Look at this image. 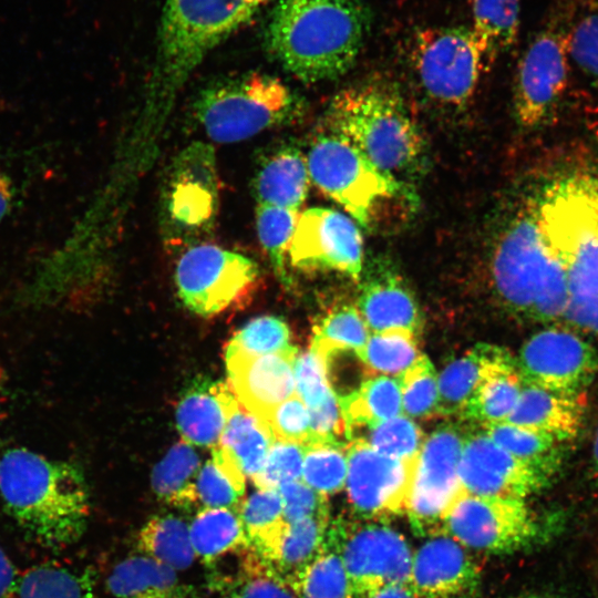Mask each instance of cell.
<instances>
[{
	"instance_id": "6f0895ef",
	"label": "cell",
	"mask_w": 598,
	"mask_h": 598,
	"mask_svg": "<svg viewBox=\"0 0 598 598\" xmlns=\"http://www.w3.org/2000/svg\"><path fill=\"white\" fill-rule=\"evenodd\" d=\"M12 199V183L4 173L0 172V221L9 214Z\"/></svg>"
},
{
	"instance_id": "7402d4cb",
	"label": "cell",
	"mask_w": 598,
	"mask_h": 598,
	"mask_svg": "<svg viewBox=\"0 0 598 598\" xmlns=\"http://www.w3.org/2000/svg\"><path fill=\"white\" fill-rule=\"evenodd\" d=\"M235 401L228 384L204 378L194 380L182 393L176 409V424L183 441L215 447Z\"/></svg>"
},
{
	"instance_id": "1f68e13d",
	"label": "cell",
	"mask_w": 598,
	"mask_h": 598,
	"mask_svg": "<svg viewBox=\"0 0 598 598\" xmlns=\"http://www.w3.org/2000/svg\"><path fill=\"white\" fill-rule=\"evenodd\" d=\"M189 537L196 556L213 564L223 555L248 548L239 514L229 508H204L189 525Z\"/></svg>"
},
{
	"instance_id": "8d00e7d4",
	"label": "cell",
	"mask_w": 598,
	"mask_h": 598,
	"mask_svg": "<svg viewBox=\"0 0 598 598\" xmlns=\"http://www.w3.org/2000/svg\"><path fill=\"white\" fill-rule=\"evenodd\" d=\"M329 527V515L289 524L275 559L269 565L287 584L321 549Z\"/></svg>"
},
{
	"instance_id": "836d02e7",
	"label": "cell",
	"mask_w": 598,
	"mask_h": 598,
	"mask_svg": "<svg viewBox=\"0 0 598 598\" xmlns=\"http://www.w3.org/2000/svg\"><path fill=\"white\" fill-rule=\"evenodd\" d=\"M482 430L502 448L527 463L547 478L557 472L561 442L549 434L506 422L482 425Z\"/></svg>"
},
{
	"instance_id": "6da1fadb",
	"label": "cell",
	"mask_w": 598,
	"mask_h": 598,
	"mask_svg": "<svg viewBox=\"0 0 598 598\" xmlns=\"http://www.w3.org/2000/svg\"><path fill=\"white\" fill-rule=\"evenodd\" d=\"M371 21L365 0H278L266 42L298 79L331 80L354 64Z\"/></svg>"
},
{
	"instance_id": "7c38bea8",
	"label": "cell",
	"mask_w": 598,
	"mask_h": 598,
	"mask_svg": "<svg viewBox=\"0 0 598 598\" xmlns=\"http://www.w3.org/2000/svg\"><path fill=\"white\" fill-rule=\"evenodd\" d=\"M258 278L255 261L215 245H198L179 258L175 281L178 296L193 312L216 315L246 296Z\"/></svg>"
},
{
	"instance_id": "db71d44e",
	"label": "cell",
	"mask_w": 598,
	"mask_h": 598,
	"mask_svg": "<svg viewBox=\"0 0 598 598\" xmlns=\"http://www.w3.org/2000/svg\"><path fill=\"white\" fill-rule=\"evenodd\" d=\"M285 519L291 524L306 518L329 515L328 496L315 491L301 480L280 485Z\"/></svg>"
},
{
	"instance_id": "91938a15",
	"label": "cell",
	"mask_w": 598,
	"mask_h": 598,
	"mask_svg": "<svg viewBox=\"0 0 598 598\" xmlns=\"http://www.w3.org/2000/svg\"><path fill=\"white\" fill-rule=\"evenodd\" d=\"M590 467L594 478L598 481V427L592 442Z\"/></svg>"
},
{
	"instance_id": "681fc988",
	"label": "cell",
	"mask_w": 598,
	"mask_h": 598,
	"mask_svg": "<svg viewBox=\"0 0 598 598\" xmlns=\"http://www.w3.org/2000/svg\"><path fill=\"white\" fill-rule=\"evenodd\" d=\"M305 445L274 440L264 466L251 481L258 488H275L301 480Z\"/></svg>"
},
{
	"instance_id": "ac0fdd59",
	"label": "cell",
	"mask_w": 598,
	"mask_h": 598,
	"mask_svg": "<svg viewBox=\"0 0 598 598\" xmlns=\"http://www.w3.org/2000/svg\"><path fill=\"white\" fill-rule=\"evenodd\" d=\"M458 474L466 493L525 499L549 478L497 445L483 430L465 433Z\"/></svg>"
},
{
	"instance_id": "e0dca14e",
	"label": "cell",
	"mask_w": 598,
	"mask_h": 598,
	"mask_svg": "<svg viewBox=\"0 0 598 598\" xmlns=\"http://www.w3.org/2000/svg\"><path fill=\"white\" fill-rule=\"evenodd\" d=\"M288 256L295 267L326 269L360 279L363 241L352 218L327 207H311L299 214Z\"/></svg>"
},
{
	"instance_id": "8992f818",
	"label": "cell",
	"mask_w": 598,
	"mask_h": 598,
	"mask_svg": "<svg viewBox=\"0 0 598 598\" xmlns=\"http://www.w3.org/2000/svg\"><path fill=\"white\" fill-rule=\"evenodd\" d=\"M272 0H165L154 85L173 95L203 59Z\"/></svg>"
},
{
	"instance_id": "e575fe53",
	"label": "cell",
	"mask_w": 598,
	"mask_h": 598,
	"mask_svg": "<svg viewBox=\"0 0 598 598\" xmlns=\"http://www.w3.org/2000/svg\"><path fill=\"white\" fill-rule=\"evenodd\" d=\"M136 545L144 555L176 571L188 568L195 557L189 525L174 515L148 519L137 534Z\"/></svg>"
},
{
	"instance_id": "816d5d0a",
	"label": "cell",
	"mask_w": 598,
	"mask_h": 598,
	"mask_svg": "<svg viewBox=\"0 0 598 598\" xmlns=\"http://www.w3.org/2000/svg\"><path fill=\"white\" fill-rule=\"evenodd\" d=\"M196 492L205 508H229L237 513L245 494L212 460L198 472Z\"/></svg>"
},
{
	"instance_id": "484cf974",
	"label": "cell",
	"mask_w": 598,
	"mask_h": 598,
	"mask_svg": "<svg viewBox=\"0 0 598 598\" xmlns=\"http://www.w3.org/2000/svg\"><path fill=\"white\" fill-rule=\"evenodd\" d=\"M509 352L497 346L477 343L451 361L439 374V415H460L493 364Z\"/></svg>"
},
{
	"instance_id": "74e56055",
	"label": "cell",
	"mask_w": 598,
	"mask_h": 598,
	"mask_svg": "<svg viewBox=\"0 0 598 598\" xmlns=\"http://www.w3.org/2000/svg\"><path fill=\"white\" fill-rule=\"evenodd\" d=\"M416 334L408 330L373 332L357 352L370 375L399 377L421 355Z\"/></svg>"
},
{
	"instance_id": "680465c9",
	"label": "cell",
	"mask_w": 598,
	"mask_h": 598,
	"mask_svg": "<svg viewBox=\"0 0 598 598\" xmlns=\"http://www.w3.org/2000/svg\"><path fill=\"white\" fill-rule=\"evenodd\" d=\"M140 598H187L185 589L177 587L173 590L150 594Z\"/></svg>"
},
{
	"instance_id": "8fae6325",
	"label": "cell",
	"mask_w": 598,
	"mask_h": 598,
	"mask_svg": "<svg viewBox=\"0 0 598 598\" xmlns=\"http://www.w3.org/2000/svg\"><path fill=\"white\" fill-rule=\"evenodd\" d=\"M445 534L467 549L509 554L540 536V524L525 499L464 493L446 514Z\"/></svg>"
},
{
	"instance_id": "7a4b0ae2",
	"label": "cell",
	"mask_w": 598,
	"mask_h": 598,
	"mask_svg": "<svg viewBox=\"0 0 598 598\" xmlns=\"http://www.w3.org/2000/svg\"><path fill=\"white\" fill-rule=\"evenodd\" d=\"M0 497L8 515L42 546L72 545L86 529L89 488L71 462L10 448L0 456Z\"/></svg>"
},
{
	"instance_id": "d6a6232c",
	"label": "cell",
	"mask_w": 598,
	"mask_h": 598,
	"mask_svg": "<svg viewBox=\"0 0 598 598\" xmlns=\"http://www.w3.org/2000/svg\"><path fill=\"white\" fill-rule=\"evenodd\" d=\"M288 585L297 598H354L336 539L327 530L317 556Z\"/></svg>"
},
{
	"instance_id": "83f0119b",
	"label": "cell",
	"mask_w": 598,
	"mask_h": 598,
	"mask_svg": "<svg viewBox=\"0 0 598 598\" xmlns=\"http://www.w3.org/2000/svg\"><path fill=\"white\" fill-rule=\"evenodd\" d=\"M238 514L248 548L270 565L289 527L279 492L258 488L244 499Z\"/></svg>"
},
{
	"instance_id": "44dd1931",
	"label": "cell",
	"mask_w": 598,
	"mask_h": 598,
	"mask_svg": "<svg viewBox=\"0 0 598 598\" xmlns=\"http://www.w3.org/2000/svg\"><path fill=\"white\" fill-rule=\"evenodd\" d=\"M357 308L372 333L408 330L417 336L422 327L413 293L398 271L384 261H377L367 270Z\"/></svg>"
},
{
	"instance_id": "94428289",
	"label": "cell",
	"mask_w": 598,
	"mask_h": 598,
	"mask_svg": "<svg viewBox=\"0 0 598 598\" xmlns=\"http://www.w3.org/2000/svg\"><path fill=\"white\" fill-rule=\"evenodd\" d=\"M523 598H564V597L551 595V594H530V595L524 596Z\"/></svg>"
},
{
	"instance_id": "ab89813d",
	"label": "cell",
	"mask_w": 598,
	"mask_h": 598,
	"mask_svg": "<svg viewBox=\"0 0 598 598\" xmlns=\"http://www.w3.org/2000/svg\"><path fill=\"white\" fill-rule=\"evenodd\" d=\"M519 14L520 0H473L471 29L498 55L516 41Z\"/></svg>"
},
{
	"instance_id": "52a82bcc",
	"label": "cell",
	"mask_w": 598,
	"mask_h": 598,
	"mask_svg": "<svg viewBox=\"0 0 598 598\" xmlns=\"http://www.w3.org/2000/svg\"><path fill=\"white\" fill-rule=\"evenodd\" d=\"M307 164L310 181L367 229L374 225L380 206L390 202L416 205L410 184L378 168L332 131L315 140Z\"/></svg>"
},
{
	"instance_id": "c3c4849f",
	"label": "cell",
	"mask_w": 598,
	"mask_h": 598,
	"mask_svg": "<svg viewBox=\"0 0 598 598\" xmlns=\"http://www.w3.org/2000/svg\"><path fill=\"white\" fill-rule=\"evenodd\" d=\"M569 58L598 90V6L575 13L569 31Z\"/></svg>"
},
{
	"instance_id": "4316f807",
	"label": "cell",
	"mask_w": 598,
	"mask_h": 598,
	"mask_svg": "<svg viewBox=\"0 0 598 598\" xmlns=\"http://www.w3.org/2000/svg\"><path fill=\"white\" fill-rule=\"evenodd\" d=\"M523 382L511 353L493 364L460 416L481 425L502 423L515 409Z\"/></svg>"
},
{
	"instance_id": "4fadbf2b",
	"label": "cell",
	"mask_w": 598,
	"mask_h": 598,
	"mask_svg": "<svg viewBox=\"0 0 598 598\" xmlns=\"http://www.w3.org/2000/svg\"><path fill=\"white\" fill-rule=\"evenodd\" d=\"M465 434L445 424L423 442L416 458L406 514L415 532H433L454 503L466 493L458 474Z\"/></svg>"
},
{
	"instance_id": "9a60e30c",
	"label": "cell",
	"mask_w": 598,
	"mask_h": 598,
	"mask_svg": "<svg viewBox=\"0 0 598 598\" xmlns=\"http://www.w3.org/2000/svg\"><path fill=\"white\" fill-rule=\"evenodd\" d=\"M354 598L391 584H409L412 551L402 534L381 524L331 526Z\"/></svg>"
},
{
	"instance_id": "f546056e",
	"label": "cell",
	"mask_w": 598,
	"mask_h": 598,
	"mask_svg": "<svg viewBox=\"0 0 598 598\" xmlns=\"http://www.w3.org/2000/svg\"><path fill=\"white\" fill-rule=\"evenodd\" d=\"M200 458L192 444H174L152 471L151 485L159 501L189 508L198 502L196 492Z\"/></svg>"
},
{
	"instance_id": "ee69618b",
	"label": "cell",
	"mask_w": 598,
	"mask_h": 598,
	"mask_svg": "<svg viewBox=\"0 0 598 598\" xmlns=\"http://www.w3.org/2000/svg\"><path fill=\"white\" fill-rule=\"evenodd\" d=\"M396 378L400 381L404 415L411 419H430L439 415V374L425 354H421Z\"/></svg>"
},
{
	"instance_id": "9f6ffc18",
	"label": "cell",
	"mask_w": 598,
	"mask_h": 598,
	"mask_svg": "<svg viewBox=\"0 0 598 598\" xmlns=\"http://www.w3.org/2000/svg\"><path fill=\"white\" fill-rule=\"evenodd\" d=\"M363 598H417L410 584H391L381 587Z\"/></svg>"
},
{
	"instance_id": "cb8c5ba5",
	"label": "cell",
	"mask_w": 598,
	"mask_h": 598,
	"mask_svg": "<svg viewBox=\"0 0 598 598\" xmlns=\"http://www.w3.org/2000/svg\"><path fill=\"white\" fill-rule=\"evenodd\" d=\"M307 157L292 146L278 150L260 166L254 192L257 204L299 212L309 188Z\"/></svg>"
},
{
	"instance_id": "60d3db41",
	"label": "cell",
	"mask_w": 598,
	"mask_h": 598,
	"mask_svg": "<svg viewBox=\"0 0 598 598\" xmlns=\"http://www.w3.org/2000/svg\"><path fill=\"white\" fill-rule=\"evenodd\" d=\"M347 474V444L305 445L301 481L308 486L328 496L344 488Z\"/></svg>"
},
{
	"instance_id": "b9f144b4",
	"label": "cell",
	"mask_w": 598,
	"mask_h": 598,
	"mask_svg": "<svg viewBox=\"0 0 598 598\" xmlns=\"http://www.w3.org/2000/svg\"><path fill=\"white\" fill-rule=\"evenodd\" d=\"M298 217L299 212L296 210L257 204L256 226L258 238L277 277L283 285H288L290 281L285 260Z\"/></svg>"
},
{
	"instance_id": "5b68a950",
	"label": "cell",
	"mask_w": 598,
	"mask_h": 598,
	"mask_svg": "<svg viewBox=\"0 0 598 598\" xmlns=\"http://www.w3.org/2000/svg\"><path fill=\"white\" fill-rule=\"evenodd\" d=\"M329 123L332 132L399 179L424 163L423 136L389 85L369 82L339 92L329 107Z\"/></svg>"
},
{
	"instance_id": "7dc6e473",
	"label": "cell",
	"mask_w": 598,
	"mask_h": 598,
	"mask_svg": "<svg viewBox=\"0 0 598 598\" xmlns=\"http://www.w3.org/2000/svg\"><path fill=\"white\" fill-rule=\"evenodd\" d=\"M249 550L244 574L221 598H297L290 586L257 554Z\"/></svg>"
},
{
	"instance_id": "277c9868",
	"label": "cell",
	"mask_w": 598,
	"mask_h": 598,
	"mask_svg": "<svg viewBox=\"0 0 598 598\" xmlns=\"http://www.w3.org/2000/svg\"><path fill=\"white\" fill-rule=\"evenodd\" d=\"M489 271L507 311L532 321H561L568 306L566 272L543 237L533 198L499 231Z\"/></svg>"
},
{
	"instance_id": "d4e9b609",
	"label": "cell",
	"mask_w": 598,
	"mask_h": 598,
	"mask_svg": "<svg viewBox=\"0 0 598 598\" xmlns=\"http://www.w3.org/2000/svg\"><path fill=\"white\" fill-rule=\"evenodd\" d=\"M338 400L348 441L361 430L403 414L401 386L396 377L370 375Z\"/></svg>"
},
{
	"instance_id": "7bdbcfd3",
	"label": "cell",
	"mask_w": 598,
	"mask_h": 598,
	"mask_svg": "<svg viewBox=\"0 0 598 598\" xmlns=\"http://www.w3.org/2000/svg\"><path fill=\"white\" fill-rule=\"evenodd\" d=\"M355 306L334 308L316 328L311 347L319 352L332 350L360 351L370 336Z\"/></svg>"
},
{
	"instance_id": "d6986e66",
	"label": "cell",
	"mask_w": 598,
	"mask_h": 598,
	"mask_svg": "<svg viewBox=\"0 0 598 598\" xmlns=\"http://www.w3.org/2000/svg\"><path fill=\"white\" fill-rule=\"evenodd\" d=\"M297 354L295 347L265 355L225 352L228 386L237 401L265 424L277 405L296 394Z\"/></svg>"
},
{
	"instance_id": "f6af8a7d",
	"label": "cell",
	"mask_w": 598,
	"mask_h": 598,
	"mask_svg": "<svg viewBox=\"0 0 598 598\" xmlns=\"http://www.w3.org/2000/svg\"><path fill=\"white\" fill-rule=\"evenodd\" d=\"M364 440L373 450L385 456L415 460L422 448L424 434L420 426L404 414L382 421L364 430Z\"/></svg>"
},
{
	"instance_id": "f1b7e54d",
	"label": "cell",
	"mask_w": 598,
	"mask_h": 598,
	"mask_svg": "<svg viewBox=\"0 0 598 598\" xmlns=\"http://www.w3.org/2000/svg\"><path fill=\"white\" fill-rule=\"evenodd\" d=\"M212 161V150L203 145L192 146L183 156L185 165L177 175L172 210L187 225H198L213 213L214 171L199 174Z\"/></svg>"
},
{
	"instance_id": "4dcf8cb0",
	"label": "cell",
	"mask_w": 598,
	"mask_h": 598,
	"mask_svg": "<svg viewBox=\"0 0 598 598\" xmlns=\"http://www.w3.org/2000/svg\"><path fill=\"white\" fill-rule=\"evenodd\" d=\"M272 441L269 427L236 399L217 445L234 456L246 476L254 478L261 471Z\"/></svg>"
},
{
	"instance_id": "f35d334b",
	"label": "cell",
	"mask_w": 598,
	"mask_h": 598,
	"mask_svg": "<svg viewBox=\"0 0 598 598\" xmlns=\"http://www.w3.org/2000/svg\"><path fill=\"white\" fill-rule=\"evenodd\" d=\"M16 598H96V595L86 573L43 564L19 578Z\"/></svg>"
},
{
	"instance_id": "9c48e42d",
	"label": "cell",
	"mask_w": 598,
	"mask_h": 598,
	"mask_svg": "<svg viewBox=\"0 0 598 598\" xmlns=\"http://www.w3.org/2000/svg\"><path fill=\"white\" fill-rule=\"evenodd\" d=\"M410 61L425 95L447 107L466 105L497 54L465 27H429L417 30Z\"/></svg>"
},
{
	"instance_id": "11a10c76",
	"label": "cell",
	"mask_w": 598,
	"mask_h": 598,
	"mask_svg": "<svg viewBox=\"0 0 598 598\" xmlns=\"http://www.w3.org/2000/svg\"><path fill=\"white\" fill-rule=\"evenodd\" d=\"M18 582L13 564L0 547V598H16Z\"/></svg>"
},
{
	"instance_id": "d590c367",
	"label": "cell",
	"mask_w": 598,
	"mask_h": 598,
	"mask_svg": "<svg viewBox=\"0 0 598 598\" xmlns=\"http://www.w3.org/2000/svg\"><path fill=\"white\" fill-rule=\"evenodd\" d=\"M177 587L176 570L146 555L121 560L107 578V588L115 598H140Z\"/></svg>"
},
{
	"instance_id": "30bf717a",
	"label": "cell",
	"mask_w": 598,
	"mask_h": 598,
	"mask_svg": "<svg viewBox=\"0 0 598 598\" xmlns=\"http://www.w3.org/2000/svg\"><path fill=\"white\" fill-rule=\"evenodd\" d=\"M575 7L557 10L526 47L514 81V115L523 128L546 123L560 102L569 78V31Z\"/></svg>"
},
{
	"instance_id": "5bb4252c",
	"label": "cell",
	"mask_w": 598,
	"mask_h": 598,
	"mask_svg": "<svg viewBox=\"0 0 598 598\" xmlns=\"http://www.w3.org/2000/svg\"><path fill=\"white\" fill-rule=\"evenodd\" d=\"M515 364L525 385L579 395L598 374V352L573 330L550 327L525 341Z\"/></svg>"
},
{
	"instance_id": "603a6c76",
	"label": "cell",
	"mask_w": 598,
	"mask_h": 598,
	"mask_svg": "<svg viewBox=\"0 0 598 598\" xmlns=\"http://www.w3.org/2000/svg\"><path fill=\"white\" fill-rule=\"evenodd\" d=\"M584 413L579 395L523 384L518 402L505 422L544 432L564 443L578 435Z\"/></svg>"
},
{
	"instance_id": "6125c7cd",
	"label": "cell",
	"mask_w": 598,
	"mask_h": 598,
	"mask_svg": "<svg viewBox=\"0 0 598 598\" xmlns=\"http://www.w3.org/2000/svg\"><path fill=\"white\" fill-rule=\"evenodd\" d=\"M1 396H2V391H1V386H0V403H1Z\"/></svg>"
},
{
	"instance_id": "f907efd6",
	"label": "cell",
	"mask_w": 598,
	"mask_h": 598,
	"mask_svg": "<svg viewBox=\"0 0 598 598\" xmlns=\"http://www.w3.org/2000/svg\"><path fill=\"white\" fill-rule=\"evenodd\" d=\"M293 370L296 394L309 410L322 404L333 393L324 361L313 348L297 354Z\"/></svg>"
},
{
	"instance_id": "f5cc1de1",
	"label": "cell",
	"mask_w": 598,
	"mask_h": 598,
	"mask_svg": "<svg viewBox=\"0 0 598 598\" xmlns=\"http://www.w3.org/2000/svg\"><path fill=\"white\" fill-rule=\"evenodd\" d=\"M266 424L274 440L306 445L311 436L309 409L297 394L277 405Z\"/></svg>"
},
{
	"instance_id": "3957f363",
	"label": "cell",
	"mask_w": 598,
	"mask_h": 598,
	"mask_svg": "<svg viewBox=\"0 0 598 598\" xmlns=\"http://www.w3.org/2000/svg\"><path fill=\"white\" fill-rule=\"evenodd\" d=\"M533 199L543 237L566 272L561 321L598 336V176L568 175Z\"/></svg>"
},
{
	"instance_id": "ffe728a7",
	"label": "cell",
	"mask_w": 598,
	"mask_h": 598,
	"mask_svg": "<svg viewBox=\"0 0 598 598\" xmlns=\"http://www.w3.org/2000/svg\"><path fill=\"white\" fill-rule=\"evenodd\" d=\"M481 569L467 548L447 534L429 538L413 555L410 586L417 598H472Z\"/></svg>"
},
{
	"instance_id": "bcb514c9",
	"label": "cell",
	"mask_w": 598,
	"mask_h": 598,
	"mask_svg": "<svg viewBox=\"0 0 598 598\" xmlns=\"http://www.w3.org/2000/svg\"><path fill=\"white\" fill-rule=\"evenodd\" d=\"M290 332L280 318L264 316L249 321L229 341L226 350L246 354L265 355L287 351Z\"/></svg>"
},
{
	"instance_id": "ba28073f",
	"label": "cell",
	"mask_w": 598,
	"mask_h": 598,
	"mask_svg": "<svg viewBox=\"0 0 598 598\" xmlns=\"http://www.w3.org/2000/svg\"><path fill=\"white\" fill-rule=\"evenodd\" d=\"M301 102L279 79L250 73L206 89L195 102V115L209 138L235 143L288 124Z\"/></svg>"
},
{
	"instance_id": "2e32d148",
	"label": "cell",
	"mask_w": 598,
	"mask_h": 598,
	"mask_svg": "<svg viewBox=\"0 0 598 598\" xmlns=\"http://www.w3.org/2000/svg\"><path fill=\"white\" fill-rule=\"evenodd\" d=\"M346 489L352 508L364 516L386 517L406 513L415 460L380 454L364 440L347 443Z\"/></svg>"
}]
</instances>
